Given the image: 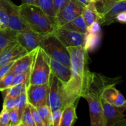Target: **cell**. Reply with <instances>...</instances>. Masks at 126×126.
I'll list each match as a JSON object with an SVG mask.
<instances>
[{"label": "cell", "mask_w": 126, "mask_h": 126, "mask_svg": "<svg viewBox=\"0 0 126 126\" xmlns=\"http://www.w3.org/2000/svg\"><path fill=\"white\" fill-rule=\"evenodd\" d=\"M71 76L70 81L64 85L65 106L76 103L81 97L85 85L91 72L87 67L88 50L84 46L69 47Z\"/></svg>", "instance_id": "6da1fadb"}, {"label": "cell", "mask_w": 126, "mask_h": 126, "mask_svg": "<svg viewBox=\"0 0 126 126\" xmlns=\"http://www.w3.org/2000/svg\"><path fill=\"white\" fill-rule=\"evenodd\" d=\"M119 82L120 80L118 78H110L91 72L81 97H83L89 103L92 126H105L101 94L106 87L110 85H116Z\"/></svg>", "instance_id": "7a4b0ae2"}, {"label": "cell", "mask_w": 126, "mask_h": 126, "mask_svg": "<svg viewBox=\"0 0 126 126\" xmlns=\"http://www.w3.org/2000/svg\"><path fill=\"white\" fill-rule=\"evenodd\" d=\"M18 12L21 19L31 30L45 34L53 33L55 25L38 6L28 4L18 6Z\"/></svg>", "instance_id": "3957f363"}, {"label": "cell", "mask_w": 126, "mask_h": 126, "mask_svg": "<svg viewBox=\"0 0 126 126\" xmlns=\"http://www.w3.org/2000/svg\"><path fill=\"white\" fill-rule=\"evenodd\" d=\"M50 74V57L40 46L38 47L33 57L27 86L47 83Z\"/></svg>", "instance_id": "277c9868"}, {"label": "cell", "mask_w": 126, "mask_h": 126, "mask_svg": "<svg viewBox=\"0 0 126 126\" xmlns=\"http://www.w3.org/2000/svg\"><path fill=\"white\" fill-rule=\"evenodd\" d=\"M40 47L48 56L70 68V54L67 48L53 33L43 36Z\"/></svg>", "instance_id": "5b68a950"}, {"label": "cell", "mask_w": 126, "mask_h": 126, "mask_svg": "<svg viewBox=\"0 0 126 126\" xmlns=\"http://www.w3.org/2000/svg\"><path fill=\"white\" fill-rule=\"evenodd\" d=\"M101 16V25H108L116 22V17L126 11V1L119 0H98L95 2Z\"/></svg>", "instance_id": "8992f818"}, {"label": "cell", "mask_w": 126, "mask_h": 126, "mask_svg": "<svg viewBox=\"0 0 126 126\" xmlns=\"http://www.w3.org/2000/svg\"><path fill=\"white\" fill-rule=\"evenodd\" d=\"M48 105L51 111L63 110L65 107L64 84L50 73L49 79Z\"/></svg>", "instance_id": "52a82bcc"}, {"label": "cell", "mask_w": 126, "mask_h": 126, "mask_svg": "<svg viewBox=\"0 0 126 126\" xmlns=\"http://www.w3.org/2000/svg\"><path fill=\"white\" fill-rule=\"evenodd\" d=\"M84 6L78 0H68L55 16V28L62 27L81 16Z\"/></svg>", "instance_id": "ba28073f"}, {"label": "cell", "mask_w": 126, "mask_h": 126, "mask_svg": "<svg viewBox=\"0 0 126 126\" xmlns=\"http://www.w3.org/2000/svg\"><path fill=\"white\" fill-rule=\"evenodd\" d=\"M103 116L105 126H115L126 125V118L124 111L126 106L116 107L106 102L101 98Z\"/></svg>", "instance_id": "9c48e42d"}, {"label": "cell", "mask_w": 126, "mask_h": 126, "mask_svg": "<svg viewBox=\"0 0 126 126\" xmlns=\"http://www.w3.org/2000/svg\"><path fill=\"white\" fill-rule=\"evenodd\" d=\"M49 82L41 84H30L26 87L27 103L37 107L48 104Z\"/></svg>", "instance_id": "30bf717a"}, {"label": "cell", "mask_w": 126, "mask_h": 126, "mask_svg": "<svg viewBox=\"0 0 126 126\" xmlns=\"http://www.w3.org/2000/svg\"><path fill=\"white\" fill-rule=\"evenodd\" d=\"M53 33L66 47L84 46L85 34L62 27L55 28Z\"/></svg>", "instance_id": "8fae6325"}, {"label": "cell", "mask_w": 126, "mask_h": 126, "mask_svg": "<svg viewBox=\"0 0 126 126\" xmlns=\"http://www.w3.org/2000/svg\"><path fill=\"white\" fill-rule=\"evenodd\" d=\"M4 6L9 17L7 30L18 32L28 28L20 18L18 12V6L15 4L11 0H0Z\"/></svg>", "instance_id": "7c38bea8"}, {"label": "cell", "mask_w": 126, "mask_h": 126, "mask_svg": "<svg viewBox=\"0 0 126 126\" xmlns=\"http://www.w3.org/2000/svg\"><path fill=\"white\" fill-rule=\"evenodd\" d=\"M43 36V34L27 28L17 32L16 41L23 47L28 52H30L40 46Z\"/></svg>", "instance_id": "4fadbf2b"}, {"label": "cell", "mask_w": 126, "mask_h": 126, "mask_svg": "<svg viewBox=\"0 0 126 126\" xmlns=\"http://www.w3.org/2000/svg\"><path fill=\"white\" fill-rule=\"evenodd\" d=\"M27 53V50L19 43L13 42L0 53V67L7 63L15 61Z\"/></svg>", "instance_id": "5bb4252c"}, {"label": "cell", "mask_w": 126, "mask_h": 126, "mask_svg": "<svg viewBox=\"0 0 126 126\" xmlns=\"http://www.w3.org/2000/svg\"><path fill=\"white\" fill-rule=\"evenodd\" d=\"M36 49L15 60L8 73L14 75L18 74H27L29 76L30 71Z\"/></svg>", "instance_id": "9a60e30c"}, {"label": "cell", "mask_w": 126, "mask_h": 126, "mask_svg": "<svg viewBox=\"0 0 126 126\" xmlns=\"http://www.w3.org/2000/svg\"><path fill=\"white\" fill-rule=\"evenodd\" d=\"M116 85H110L103 89L101 98L106 102L116 107L126 106V101L124 96L115 87Z\"/></svg>", "instance_id": "2e32d148"}, {"label": "cell", "mask_w": 126, "mask_h": 126, "mask_svg": "<svg viewBox=\"0 0 126 126\" xmlns=\"http://www.w3.org/2000/svg\"><path fill=\"white\" fill-rule=\"evenodd\" d=\"M50 73L64 85L70 81L71 76V68L50 58Z\"/></svg>", "instance_id": "e0dca14e"}, {"label": "cell", "mask_w": 126, "mask_h": 126, "mask_svg": "<svg viewBox=\"0 0 126 126\" xmlns=\"http://www.w3.org/2000/svg\"><path fill=\"white\" fill-rule=\"evenodd\" d=\"M81 16L87 27L94 22H98L101 25V16L98 12L95 2H90L84 6Z\"/></svg>", "instance_id": "ac0fdd59"}, {"label": "cell", "mask_w": 126, "mask_h": 126, "mask_svg": "<svg viewBox=\"0 0 126 126\" xmlns=\"http://www.w3.org/2000/svg\"><path fill=\"white\" fill-rule=\"evenodd\" d=\"M76 103H70L62 110L60 126H71L78 119L76 113Z\"/></svg>", "instance_id": "d6986e66"}, {"label": "cell", "mask_w": 126, "mask_h": 126, "mask_svg": "<svg viewBox=\"0 0 126 126\" xmlns=\"http://www.w3.org/2000/svg\"><path fill=\"white\" fill-rule=\"evenodd\" d=\"M60 27L82 34H86L87 28V26L86 25L81 15Z\"/></svg>", "instance_id": "ffe728a7"}, {"label": "cell", "mask_w": 126, "mask_h": 126, "mask_svg": "<svg viewBox=\"0 0 126 126\" xmlns=\"http://www.w3.org/2000/svg\"><path fill=\"white\" fill-rule=\"evenodd\" d=\"M16 33L9 30H0V53L13 42L16 41Z\"/></svg>", "instance_id": "44dd1931"}, {"label": "cell", "mask_w": 126, "mask_h": 126, "mask_svg": "<svg viewBox=\"0 0 126 126\" xmlns=\"http://www.w3.org/2000/svg\"><path fill=\"white\" fill-rule=\"evenodd\" d=\"M36 6L41 9L55 25V12L53 6V0H36Z\"/></svg>", "instance_id": "7402d4cb"}, {"label": "cell", "mask_w": 126, "mask_h": 126, "mask_svg": "<svg viewBox=\"0 0 126 126\" xmlns=\"http://www.w3.org/2000/svg\"><path fill=\"white\" fill-rule=\"evenodd\" d=\"M40 115L41 118L44 124V126H52V111L47 103L36 107Z\"/></svg>", "instance_id": "603a6c76"}, {"label": "cell", "mask_w": 126, "mask_h": 126, "mask_svg": "<svg viewBox=\"0 0 126 126\" xmlns=\"http://www.w3.org/2000/svg\"><path fill=\"white\" fill-rule=\"evenodd\" d=\"M26 83L18 84L14 85L13 86L9 87L8 89H6V94H5L4 98H18L19 95H20L23 92L26 91Z\"/></svg>", "instance_id": "cb8c5ba5"}, {"label": "cell", "mask_w": 126, "mask_h": 126, "mask_svg": "<svg viewBox=\"0 0 126 126\" xmlns=\"http://www.w3.org/2000/svg\"><path fill=\"white\" fill-rule=\"evenodd\" d=\"M19 126H35V124L31 114L29 103H27L22 113Z\"/></svg>", "instance_id": "d4e9b609"}, {"label": "cell", "mask_w": 126, "mask_h": 126, "mask_svg": "<svg viewBox=\"0 0 126 126\" xmlns=\"http://www.w3.org/2000/svg\"><path fill=\"white\" fill-rule=\"evenodd\" d=\"M0 23L1 30H7L8 27L9 17L4 6L0 2Z\"/></svg>", "instance_id": "484cf974"}, {"label": "cell", "mask_w": 126, "mask_h": 126, "mask_svg": "<svg viewBox=\"0 0 126 126\" xmlns=\"http://www.w3.org/2000/svg\"><path fill=\"white\" fill-rule=\"evenodd\" d=\"M18 103L17 105V110L18 111V116H19L20 119H21L22 113L24 111L25 108L27 104V95H26V92H23L19 97H18Z\"/></svg>", "instance_id": "4316f807"}, {"label": "cell", "mask_w": 126, "mask_h": 126, "mask_svg": "<svg viewBox=\"0 0 126 126\" xmlns=\"http://www.w3.org/2000/svg\"><path fill=\"white\" fill-rule=\"evenodd\" d=\"M14 76V75L12 74L7 73L4 76H3L0 79V91L2 92L11 87Z\"/></svg>", "instance_id": "83f0119b"}, {"label": "cell", "mask_w": 126, "mask_h": 126, "mask_svg": "<svg viewBox=\"0 0 126 126\" xmlns=\"http://www.w3.org/2000/svg\"><path fill=\"white\" fill-rule=\"evenodd\" d=\"M18 103V98H4V99L2 108L6 110L7 111H10L14 108H16Z\"/></svg>", "instance_id": "f1b7e54d"}, {"label": "cell", "mask_w": 126, "mask_h": 126, "mask_svg": "<svg viewBox=\"0 0 126 126\" xmlns=\"http://www.w3.org/2000/svg\"><path fill=\"white\" fill-rule=\"evenodd\" d=\"M30 105V108L31 114H32V118L35 124V126H44V124L41 118L40 115L37 110L36 108L34 106Z\"/></svg>", "instance_id": "f546056e"}, {"label": "cell", "mask_w": 126, "mask_h": 126, "mask_svg": "<svg viewBox=\"0 0 126 126\" xmlns=\"http://www.w3.org/2000/svg\"><path fill=\"white\" fill-rule=\"evenodd\" d=\"M10 126H19L20 119L18 116L17 108L12 109L9 111Z\"/></svg>", "instance_id": "4dcf8cb0"}, {"label": "cell", "mask_w": 126, "mask_h": 126, "mask_svg": "<svg viewBox=\"0 0 126 126\" xmlns=\"http://www.w3.org/2000/svg\"><path fill=\"white\" fill-rule=\"evenodd\" d=\"M28 79V75H27V74H18V75H14L13 79H12L11 87L14 86V85L18 84L23 83V82H25L26 86H27Z\"/></svg>", "instance_id": "1f68e13d"}, {"label": "cell", "mask_w": 126, "mask_h": 126, "mask_svg": "<svg viewBox=\"0 0 126 126\" xmlns=\"http://www.w3.org/2000/svg\"><path fill=\"white\" fill-rule=\"evenodd\" d=\"M62 112V110H57L52 111V113H51L52 126H60Z\"/></svg>", "instance_id": "d6a6232c"}, {"label": "cell", "mask_w": 126, "mask_h": 126, "mask_svg": "<svg viewBox=\"0 0 126 126\" xmlns=\"http://www.w3.org/2000/svg\"><path fill=\"white\" fill-rule=\"evenodd\" d=\"M0 126H10L9 111L3 108L0 113Z\"/></svg>", "instance_id": "836d02e7"}, {"label": "cell", "mask_w": 126, "mask_h": 126, "mask_svg": "<svg viewBox=\"0 0 126 126\" xmlns=\"http://www.w3.org/2000/svg\"><path fill=\"white\" fill-rule=\"evenodd\" d=\"M68 1V0H53V6L55 12V16L61 10V9L63 7Z\"/></svg>", "instance_id": "e575fe53"}, {"label": "cell", "mask_w": 126, "mask_h": 126, "mask_svg": "<svg viewBox=\"0 0 126 126\" xmlns=\"http://www.w3.org/2000/svg\"><path fill=\"white\" fill-rule=\"evenodd\" d=\"M14 62V61L11 62L7 63L5 64V65H2L0 67V79L9 72L10 68L13 65Z\"/></svg>", "instance_id": "d590c367"}, {"label": "cell", "mask_w": 126, "mask_h": 126, "mask_svg": "<svg viewBox=\"0 0 126 126\" xmlns=\"http://www.w3.org/2000/svg\"><path fill=\"white\" fill-rule=\"evenodd\" d=\"M116 22H118L121 23H125L126 22V11L119 13L116 17Z\"/></svg>", "instance_id": "8d00e7d4"}, {"label": "cell", "mask_w": 126, "mask_h": 126, "mask_svg": "<svg viewBox=\"0 0 126 126\" xmlns=\"http://www.w3.org/2000/svg\"><path fill=\"white\" fill-rule=\"evenodd\" d=\"M22 4H28L36 6V0H21Z\"/></svg>", "instance_id": "74e56055"}, {"label": "cell", "mask_w": 126, "mask_h": 126, "mask_svg": "<svg viewBox=\"0 0 126 126\" xmlns=\"http://www.w3.org/2000/svg\"><path fill=\"white\" fill-rule=\"evenodd\" d=\"M78 1H79V2H81V3H82V4L84 5V6H86V5H87V4H89L90 2H89V1H87V0H78Z\"/></svg>", "instance_id": "f35d334b"}, {"label": "cell", "mask_w": 126, "mask_h": 126, "mask_svg": "<svg viewBox=\"0 0 126 126\" xmlns=\"http://www.w3.org/2000/svg\"><path fill=\"white\" fill-rule=\"evenodd\" d=\"M87 1H89V2H97L98 0H87Z\"/></svg>", "instance_id": "ab89813d"}, {"label": "cell", "mask_w": 126, "mask_h": 126, "mask_svg": "<svg viewBox=\"0 0 126 126\" xmlns=\"http://www.w3.org/2000/svg\"><path fill=\"white\" fill-rule=\"evenodd\" d=\"M0 30H1V23H0Z\"/></svg>", "instance_id": "60d3db41"}, {"label": "cell", "mask_w": 126, "mask_h": 126, "mask_svg": "<svg viewBox=\"0 0 126 126\" xmlns=\"http://www.w3.org/2000/svg\"><path fill=\"white\" fill-rule=\"evenodd\" d=\"M119 1H126V0H119Z\"/></svg>", "instance_id": "b9f144b4"}]
</instances>
